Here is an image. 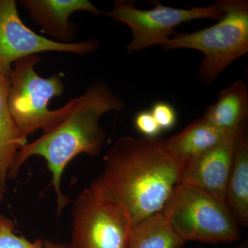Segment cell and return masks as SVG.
Returning <instances> with one entry per match:
<instances>
[{
  "label": "cell",
  "mask_w": 248,
  "mask_h": 248,
  "mask_svg": "<svg viewBox=\"0 0 248 248\" xmlns=\"http://www.w3.org/2000/svg\"><path fill=\"white\" fill-rule=\"evenodd\" d=\"M237 248H248L247 243H244V244H241Z\"/></svg>",
  "instance_id": "44dd1931"
},
{
  "label": "cell",
  "mask_w": 248,
  "mask_h": 248,
  "mask_svg": "<svg viewBox=\"0 0 248 248\" xmlns=\"http://www.w3.org/2000/svg\"><path fill=\"white\" fill-rule=\"evenodd\" d=\"M14 229V222L0 215V248H44L42 239L31 242L24 236H17Z\"/></svg>",
  "instance_id": "2e32d148"
},
{
  "label": "cell",
  "mask_w": 248,
  "mask_h": 248,
  "mask_svg": "<svg viewBox=\"0 0 248 248\" xmlns=\"http://www.w3.org/2000/svg\"><path fill=\"white\" fill-rule=\"evenodd\" d=\"M185 242H232L240 238L237 222L226 204L188 184L178 183L161 210Z\"/></svg>",
  "instance_id": "5b68a950"
},
{
  "label": "cell",
  "mask_w": 248,
  "mask_h": 248,
  "mask_svg": "<svg viewBox=\"0 0 248 248\" xmlns=\"http://www.w3.org/2000/svg\"><path fill=\"white\" fill-rule=\"evenodd\" d=\"M226 204L238 224H248V137L240 129L226 191Z\"/></svg>",
  "instance_id": "7c38bea8"
},
{
  "label": "cell",
  "mask_w": 248,
  "mask_h": 248,
  "mask_svg": "<svg viewBox=\"0 0 248 248\" xmlns=\"http://www.w3.org/2000/svg\"><path fill=\"white\" fill-rule=\"evenodd\" d=\"M5 192H6V189L0 184V205L4 202Z\"/></svg>",
  "instance_id": "ffe728a7"
},
{
  "label": "cell",
  "mask_w": 248,
  "mask_h": 248,
  "mask_svg": "<svg viewBox=\"0 0 248 248\" xmlns=\"http://www.w3.org/2000/svg\"><path fill=\"white\" fill-rule=\"evenodd\" d=\"M248 115V90L242 80H236L218 94L217 102L205 110L203 117L208 123L225 130H237Z\"/></svg>",
  "instance_id": "4fadbf2b"
},
{
  "label": "cell",
  "mask_w": 248,
  "mask_h": 248,
  "mask_svg": "<svg viewBox=\"0 0 248 248\" xmlns=\"http://www.w3.org/2000/svg\"><path fill=\"white\" fill-rule=\"evenodd\" d=\"M186 243L160 212L132 228L128 248H182Z\"/></svg>",
  "instance_id": "9a60e30c"
},
{
  "label": "cell",
  "mask_w": 248,
  "mask_h": 248,
  "mask_svg": "<svg viewBox=\"0 0 248 248\" xmlns=\"http://www.w3.org/2000/svg\"><path fill=\"white\" fill-rule=\"evenodd\" d=\"M124 101L103 80H95L74 103L66 117L48 133L21 148L15 156L8 178L17 175L21 166L32 156H42L52 173V185L57 195L60 215L70 200L62 194L63 170L78 155L96 156L102 151L106 130L99 124L102 116L110 111H121Z\"/></svg>",
  "instance_id": "7a4b0ae2"
},
{
  "label": "cell",
  "mask_w": 248,
  "mask_h": 248,
  "mask_svg": "<svg viewBox=\"0 0 248 248\" xmlns=\"http://www.w3.org/2000/svg\"><path fill=\"white\" fill-rule=\"evenodd\" d=\"M224 15L212 27L192 33L177 34L163 46V50L193 49L203 53L200 68L205 84L238 58L248 53V0H219Z\"/></svg>",
  "instance_id": "3957f363"
},
{
  "label": "cell",
  "mask_w": 248,
  "mask_h": 248,
  "mask_svg": "<svg viewBox=\"0 0 248 248\" xmlns=\"http://www.w3.org/2000/svg\"><path fill=\"white\" fill-rule=\"evenodd\" d=\"M11 68L0 67V184L6 189L9 170L18 151L27 144L8 107Z\"/></svg>",
  "instance_id": "5bb4252c"
},
{
  "label": "cell",
  "mask_w": 248,
  "mask_h": 248,
  "mask_svg": "<svg viewBox=\"0 0 248 248\" xmlns=\"http://www.w3.org/2000/svg\"><path fill=\"white\" fill-rule=\"evenodd\" d=\"M155 121L162 130H169L175 125L177 112L169 103L158 102L153 104L151 110Z\"/></svg>",
  "instance_id": "e0dca14e"
},
{
  "label": "cell",
  "mask_w": 248,
  "mask_h": 248,
  "mask_svg": "<svg viewBox=\"0 0 248 248\" xmlns=\"http://www.w3.org/2000/svg\"><path fill=\"white\" fill-rule=\"evenodd\" d=\"M44 248H67V246L65 245L56 244V243L51 242L48 240L43 241Z\"/></svg>",
  "instance_id": "d6986e66"
},
{
  "label": "cell",
  "mask_w": 248,
  "mask_h": 248,
  "mask_svg": "<svg viewBox=\"0 0 248 248\" xmlns=\"http://www.w3.org/2000/svg\"><path fill=\"white\" fill-rule=\"evenodd\" d=\"M181 167L166 140L123 137L108 151L104 171L92 184L126 208L133 227L162 210Z\"/></svg>",
  "instance_id": "6da1fadb"
},
{
  "label": "cell",
  "mask_w": 248,
  "mask_h": 248,
  "mask_svg": "<svg viewBox=\"0 0 248 248\" xmlns=\"http://www.w3.org/2000/svg\"><path fill=\"white\" fill-rule=\"evenodd\" d=\"M32 22L47 35L61 43H72L78 27L69 20L72 14L87 11L102 16L104 11L89 0H21Z\"/></svg>",
  "instance_id": "30bf717a"
},
{
  "label": "cell",
  "mask_w": 248,
  "mask_h": 248,
  "mask_svg": "<svg viewBox=\"0 0 248 248\" xmlns=\"http://www.w3.org/2000/svg\"><path fill=\"white\" fill-rule=\"evenodd\" d=\"M240 128L231 130L217 128L202 118L166 141L182 164L236 136Z\"/></svg>",
  "instance_id": "8fae6325"
},
{
  "label": "cell",
  "mask_w": 248,
  "mask_h": 248,
  "mask_svg": "<svg viewBox=\"0 0 248 248\" xmlns=\"http://www.w3.org/2000/svg\"><path fill=\"white\" fill-rule=\"evenodd\" d=\"M154 9H139L133 0H117L113 7L104 15L126 24L132 32V40L125 49L128 53L138 51L156 45L164 46L177 35L174 29L182 23L199 19L219 20L224 11L219 0L205 7H192L188 9H177L161 4L155 1Z\"/></svg>",
  "instance_id": "52a82bcc"
},
{
  "label": "cell",
  "mask_w": 248,
  "mask_h": 248,
  "mask_svg": "<svg viewBox=\"0 0 248 248\" xmlns=\"http://www.w3.org/2000/svg\"><path fill=\"white\" fill-rule=\"evenodd\" d=\"M238 134L210 151L182 162L179 183L197 187L226 204L227 187Z\"/></svg>",
  "instance_id": "9c48e42d"
},
{
  "label": "cell",
  "mask_w": 248,
  "mask_h": 248,
  "mask_svg": "<svg viewBox=\"0 0 248 248\" xmlns=\"http://www.w3.org/2000/svg\"><path fill=\"white\" fill-rule=\"evenodd\" d=\"M71 248H128L131 220L123 205L91 184L72 208Z\"/></svg>",
  "instance_id": "8992f818"
},
{
  "label": "cell",
  "mask_w": 248,
  "mask_h": 248,
  "mask_svg": "<svg viewBox=\"0 0 248 248\" xmlns=\"http://www.w3.org/2000/svg\"><path fill=\"white\" fill-rule=\"evenodd\" d=\"M40 57L31 55L15 62L9 76L8 107L23 138L39 129L48 133L71 110L74 99L57 110L48 109V103L64 93L63 80L58 74L42 78L35 71Z\"/></svg>",
  "instance_id": "277c9868"
},
{
  "label": "cell",
  "mask_w": 248,
  "mask_h": 248,
  "mask_svg": "<svg viewBox=\"0 0 248 248\" xmlns=\"http://www.w3.org/2000/svg\"><path fill=\"white\" fill-rule=\"evenodd\" d=\"M135 125L143 138H156L162 130L159 128L151 110H143L139 112L135 118Z\"/></svg>",
  "instance_id": "ac0fdd59"
},
{
  "label": "cell",
  "mask_w": 248,
  "mask_h": 248,
  "mask_svg": "<svg viewBox=\"0 0 248 248\" xmlns=\"http://www.w3.org/2000/svg\"><path fill=\"white\" fill-rule=\"evenodd\" d=\"M99 46L96 40L61 43L38 35L23 24L15 0H0V67L44 52L88 55Z\"/></svg>",
  "instance_id": "ba28073f"
}]
</instances>
